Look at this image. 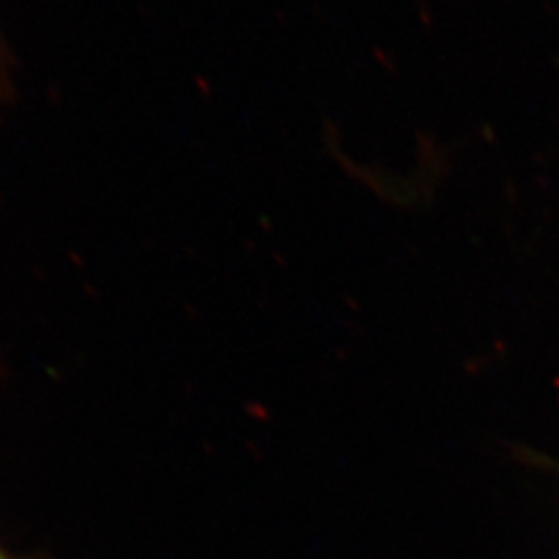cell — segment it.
<instances>
[{
    "label": "cell",
    "instance_id": "1",
    "mask_svg": "<svg viewBox=\"0 0 559 559\" xmlns=\"http://www.w3.org/2000/svg\"><path fill=\"white\" fill-rule=\"evenodd\" d=\"M0 559H9V558H7V556H4V554H2V551H0Z\"/></svg>",
    "mask_w": 559,
    "mask_h": 559
}]
</instances>
